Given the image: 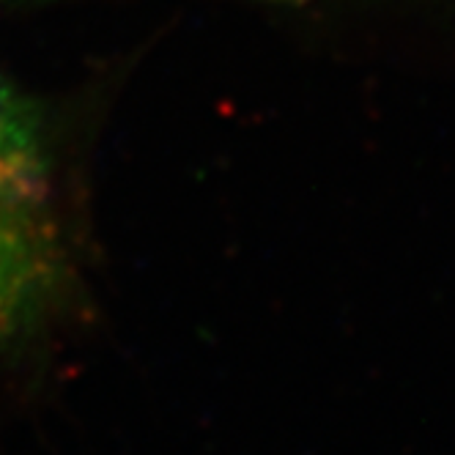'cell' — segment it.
<instances>
[{"mask_svg":"<svg viewBox=\"0 0 455 455\" xmlns=\"http://www.w3.org/2000/svg\"><path fill=\"white\" fill-rule=\"evenodd\" d=\"M67 280L42 121L0 77V354L42 335L67 297Z\"/></svg>","mask_w":455,"mask_h":455,"instance_id":"obj_1","label":"cell"}]
</instances>
